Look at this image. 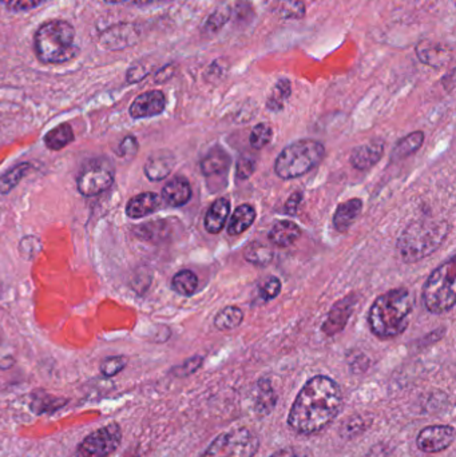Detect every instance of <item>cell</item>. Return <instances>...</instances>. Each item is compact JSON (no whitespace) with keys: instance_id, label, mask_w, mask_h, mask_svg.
I'll use <instances>...</instances> for the list:
<instances>
[{"instance_id":"cell-1","label":"cell","mask_w":456,"mask_h":457,"mask_svg":"<svg viewBox=\"0 0 456 457\" xmlns=\"http://www.w3.org/2000/svg\"><path fill=\"white\" fill-rule=\"evenodd\" d=\"M343 395L339 384L328 376L307 381L289 411L288 424L299 435H315L339 416Z\"/></svg>"},{"instance_id":"cell-2","label":"cell","mask_w":456,"mask_h":457,"mask_svg":"<svg viewBox=\"0 0 456 457\" xmlns=\"http://www.w3.org/2000/svg\"><path fill=\"white\" fill-rule=\"evenodd\" d=\"M414 305V295L406 287L380 295L369 309V324L372 333L382 340L398 337L409 328Z\"/></svg>"},{"instance_id":"cell-3","label":"cell","mask_w":456,"mask_h":457,"mask_svg":"<svg viewBox=\"0 0 456 457\" xmlns=\"http://www.w3.org/2000/svg\"><path fill=\"white\" fill-rule=\"evenodd\" d=\"M34 51L40 63H69L79 54L74 27L61 19L46 21L35 32Z\"/></svg>"},{"instance_id":"cell-4","label":"cell","mask_w":456,"mask_h":457,"mask_svg":"<svg viewBox=\"0 0 456 457\" xmlns=\"http://www.w3.org/2000/svg\"><path fill=\"white\" fill-rule=\"evenodd\" d=\"M449 230L450 225L444 221L425 220L412 222L399 238V254L406 262H418L441 246Z\"/></svg>"},{"instance_id":"cell-5","label":"cell","mask_w":456,"mask_h":457,"mask_svg":"<svg viewBox=\"0 0 456 457\" xmlns=\"http://www.w3.org/2000/svg\"><path fill=\"white\" fill-rule=\"evenodd\" d=\"M326 147L313 139H300L286 146L275 162V171L280 179H294L310 173L323 161Z\"/></svg>"},{"instance_id":"cell-6","label":"cell","mask_w":456,"mask_h":457,"mask_svg":"<svg viewBox=\"0 0 456 457\" xmlns=\"http://www.w3.org/2000/svg\"><path fill=\"white\" fill-rule=\"evenodd\" d=\"M455 285L456 261L452 257L430 274L423 287V301L428 312L442 314L452 311L456 301Z\"/></svg>"},{"instance_id":"cell-7","label":"cell","mask_w":456,"mask_h":457,"mask_svg":"<svg viewBox=\"0 0 456 457\" xmlns=\"http://www.w3.org/2000/svg\"><path fill=\"white\" fill-rule=\"evenodd\" d=\"M260 439L248 427H237L219 435L200 457H254Z\"/></svg>"},{"instance_id":"cell-8","label":"cell","mask_w":456,"mask_h":457,"mask_svg":"<svg viewBox=\"0 0 456 457\" xmlns=\"http://www.w3.org/2000/svg\"><path fill=\"white\" fill-rule=\"evenodd\" d=\"M122 443V429L117 423H110L91 432L78 445L71 457H109Z\"/></svg>"},{"instance_id":"cell-9","label":"cell","mask_w":456,"mask_h":457,"mask_svg":"<svg viewBox=\"0 0 456 457\" xmlns=\"http://www.w3.org/2000/svg\"><path fill=\"white\" fill-rule=\"evenodd\" d=\"M114 184V169L104 160L88 161L78 174L77 187L85 197H95Z\"/></svg>"},{"instance_id":"cell-10","label":"cell","mask_w":456,"mask_h":457,"mask_svg":"<svg viewBox=\"0 0 456 457\" xmlns=\"http://www.w3.org/2000/svg\"><path fill=\"white\" fill-rule=\"evenodd\" d=\"M455 429L452 426H430L418 435L417 445L422 453H439L454 443Z\"/></svg>"},{"instance_id":"cell-11","label":"cell","mask_w":456,"mask_h":457,"mask_svg":"<svg viewBox=\"0 0 456 457\" xmlns=\"http://www.w3.org/2000/svg\"><path fill=\"white\" fill-rule=\"evenodd\" d=\"M166 96L162 91L152 90L141 94L134 99L129 112L134 120H145V118L157 117L165 112Z\"/></svg>"},{"instance_id":"cell-12","label":"cell","mask_w":456,"mask_h":457,"mask_svg":"<svg viewBox=\"0 0 456 457\" xmlns=\"http://www.w3.org/2000/svg\"><path fill=\"white\" fill-rule=\"evenodd\" d=\"M356 303H358V298L355 295H347V297L336 303V305L332 308L328 317L324 321L323 328H321L324 335L332 337L336 333L342 332L347 325L353 309H355Z\"/></svg>"},{"instance_id":"cell-13","label":"cell","mask_w":456,"mask_h":457,"mask_svg":"<svg viewBox=\"0 0 456 457\" xmlns=\"http://www.w3.org/2000/svg\"><path fill=\"white\" fill-rule=\"evenodd\" d=\"M138 39V32L133 24L120 23L110 27L99 37V45L106 50H122L134 45Z\"/></svg>"},{"instance_id":"cell-14","label":"cell","mask_w":456,"mask_h":457,"mask_svg":"<svg viewBox=\"0 0 456 457\" xmlns=\"http://www.w3.org/2000/svg\"><path fill=\"white\" fill-rule=\"evenodd\" d=\"M418 58L427 66L441 69L446 66L452 58V51L447 46L441 43H431L428 40H423L417 47Z\"/></svg>"},{"instance_id":"cell-15","label":"cell","mask_w":456,"mask_h":457,"mask_svg":"<svg viewBox=\"0 0 456 457\" xmlns=\"http://www.w3.org/2000/svg\"><path fill=\"white\" fill-rule=\"evenodd\" d=\"M176 158L170 152H157L147 158L144 171L153 182L162 181L173 171Z\"/></svg>"},{"instance_id":"cell-16","label":"cell","mask_w":456,"mask_h":457,"mask_svg":"<svg viewBox=\"0 0 456 457\" xmlns=\"http://www.w3.org/2000/svg\"><path fill=\"white\" fill-rule=\"evenodd\" d=\"M385 153L383 142H371L356 147L351 154V165L358 170H369L382 160Z\"/></svg>"},{"instance_id":"cell-17","label":"cell","mask_w":456,"mask_h":457,"mask_svg":"<svg viewBox=\"0 0 456 457\" xmlns=\"http://www.w3.org/2000/svg\"><path fill=\"white\" fill-rule=\"evenodd\" d=\"M162 198L169 206L181 208L192 198V187L184 177H176L169 181L162 189Z\"/></svg>"},{"instance_id":"cell-18","label":"cell","mask_w":456,"mask_h":457,"mask_svg":"<svg viewBox=\"0 0 456 457\" xmlns=\"http://www.w3.org/2000/svg\"><path fill=\"white\" fill-rule=\"evenodd\" d=\"M161 197L155 193H142L131 198L126 206V216L138 220L150 216L160 209Z\"/></svg>"},{"instance_id":"cell-19","label":"cell","mask_w":456,"mask_h":457,"mask_svg":"<svg viewBox=\"0 0 456 457\" xmlns=\"http://www.w3.org/2000/svg\"><path fill=\"white\" fill-rule=\"evenodd\" d=\"M361 209H363V203L359 198H353V200L340 204L336 212H335V228L340 233H345L361 216Z\"/></svg>"},{"instance_id":"cell-20","label":"cell","mask_w":456,"mask_h":457,"mask_svg":"<svg viewBox=\"0 0 456 457\" xmlns=\"http://www.w3.org/2000/svg\"><path fill=\"white\" fill-rule=\"evenodd\" d=\"M269 241L278 247H288L302 237V228L294 222L284 220L276 222L269 231Z\"/></svg>"},{"instance_id":"cell-21","label":"cell","mask_w":456,"mask_h":457,"mask_svg":"<svg viewBox=\"0 0 456 457\" xmlns=\"http://www.w3.org/2000/svg\"><path fill=\"white\" fill-rule=\"evenodd\" d=\"M230 201L228 198H219L211 204L206 212L205 228L211 234H217L224 228L229 219Z\"/></svg>"},{"instance_id":"cell-22","label":"cell","mask_w":456,"mask_h":457,"mask_svg":"<svg viewBox=\"0 0 456 457\" xmlns=\"http://www.w3.org/2000/svg\"><path fill=\"white\" fill-rule=\"evenodd\" d=\"M230 157L221 147H214L209 154L201 161V171L203 176L211 177L225 173L229 168Z\"/></svg>"},{"instance_id":"cell-23","label":"cell","mask_w":456,"mask_h":457,"mask_svg":"<svg viewBox=\"0 0 456 457\" xmlns=\"http://www.w3.org/2000/svg\"><path fill=\"white\" fill-rule=\"evenodd\" d=\"M254 220H256V211L253 206L248 205V204L240 205L233 212L232 219L228 225V233L233 237L240 236L253 225Z\"/></svg>"},{"instance_id":"cell-24","label":"cell","mask_w":456,"mask_h":457,"mask_svg":"<svg viewBox=\"0 0 456 457\" xmlns=\"http://www.w3.org/2000/svg\"><path fill=\"white\" fill-rule=\"evenodd\" d=\"M74 139L75 136L71 126L69 123H61V125L56 126L46 134L45 145L47 149L58 152V150L69 146Z\"/></svg>"},{"instance_id":"cell-25","label":"cell","mask_w":456,"mask_h":457,"mask_svg":"<svg viewBox=\"0 0 456 457\" xmlns=\"http://www.w3.org/2000/svg\"><path fill=\"white\" fill-rule=\"evenodd\" d=\"M31 168V163L21 162L13 166V168L8 169L5 173H3L2 176H0V197L8 195L11 190L15 189L19 182L29 173Z\"/></svg>"},{"instance_id":"cell-26","label":"cell","mask_w":456,"mask_h":457,"mask_svg":"<svg viewBox=\"0 0 456 457\" xmlns=\"http://www.w3.org/2000/svg\"><path fill=\"white\" fill-rule=\"evenodd\" d=\"M423 142H425V134L422 131H415V133L410 134L406 138L398 142L395 149H394L391 160L396 162V161H402L404 158L410 157V155L414 154L422 147Z\"/></svg>"},{"instance_id":"cell-27","label":"cell","mask_w":456,"mask_h":457,"mask_svg":"<svg viewBox=\"0 0 456 457\" xmlns=\"http://www.w3.org/2000/svg\"><path fill=\"white\" fill-rule=\"evenodd\" d=\"M273 250L261 241H253L244 249V258L256 266H268L273 260Z\"/></svg>"},{"instance_id":"cell-28","label":"cell","mask_w":456,"mask_h":457,"mask_svg":"<svg viewBox=\"0 0 456 457\" xmlns=\"http://www.w3.org/2000/svg\"><path fill=\"white\" fill-rule=\"evenodd\" d=\"M273 12L278 18L286 19V21L288 19L299 21L307 15V8L303 0H278L273 7Z\"/></svg>"},{"instance_id":"cell-29","label":"cell","mask_w":456,"mask_h":457,"mask_svg":"<svg viewBox=\"0 0 456 457\" xmlns=\"http://www.w3.org/2000/svg\"><path fill=\"white\" fill-rule=\"evenodd\" d=\"M292 93V85L289 79L283 78V79L278 80L275 87H273L272 93H270L269 98L267 101L268 110L270 112H281L286 106V102L288 101L289 96Z\"/></svg>"},{"instance_id":"cell-30","label":"cell","mask_w":456,"mask_h":457,"mask_svg":"<svg viewBox=\"0 0 456 457\" xmlns=\"http://www.w3.org/2000/svg\"><path fill=\"white\" fill-rule=\"evenodd\" d=\"M276 407V395L273 391L272 386L269 381L261 380L259 383V394L256 399V412L260 416H267L272 412L273 408Z\"/></svg>"},{"instance_id":"cell-31","label":"cell","mask_w":456,"mask_h":457,"mask_svg":"<svg viewBox=\"0 0 456 457\" xmlns=\"http://www.w3.org/2000/svg\"><path fill=\"white\" fill-rule=\"evenodd\" d=\"M243 320L244 313L241 309H238L237 306H227L217 314L216 319H214V325H216L217 329L227 332V330L240 327Z\"/></svg>"},{"instance_id":"cell-32","label":"cell","mask_w":456,"mask_h":457,"mask_svg":"<svg viewBox=\"0 0 456 457\" xmlns=\"http://www.w3.org/2000/svg\"><path fill=\"white\" fill-rule=\"evenodd\" d=\"M171 287L178 295L189 297L198 287V277L192 270H181L171 279Z\"/></svg>"},{"instance_id":"cell-33","label":"cell","mask_w":456,"mask_h":457,"mask_svg":"<svg viewBox=\"0 0 456 457\" xmlns=\"http://www.w3.org/2000/svg\"><path fill=\"white\" fill-rule=\"evenodd\" d=\"M67 403H69V400L59 399V397H53L50 395H40V396H34V399H32L31 411L37 415L53 413L63 408Z\"/></svg>"},{"instance_id":"cell-34","label":"cell","mask_w":456,"mask_h":457,"mask_svg":"<svg viewBox=\"0 0 456 457\" xmlns=\"http://www.w3.org/2000/svg\"><path fill=\"white\" fill-rule=\"evenodd\" d=\"M232 5H222V7L217 8V10L214 11L213 13H211L209 18L206 19L203 31L211 35L221 31L225 24L232 18Z\"/></svg>"},{"instance_id":"cell-35","label":"cell","mask_w":456,"mask_h":457,"mask_svg":"<svg viewBox=\"0 0 456 457\" xmlns=\"http://www.w3.org/2000/svg\"><path fill=\"white\" fill-rule=\"evenodd\" d=\"M168 228L166 221L147 222L141 227L134 228V234L145 241H157L168 236Z\"/></svg>"},{"instance_id":"cell-36","label":"cell","mask_w":456,"mask_h":457,"mask_svg":"<svg viewBox=\"0 0 456 457\" xmlns=\"http://www.w3.org/2000/svg\"><path fill=\"white\" fill-rule=\"evenodd\" d=\"M272 137L273 131L270 126H268L267 123H259V125L254 126L253 130H252L249 142H251V146L253 147L254 150H261L272 141Z\"/></svg>"},{"instance_id":"cell-37","label":"cell","mask_w":456,"mask_h":457,"mask_svg":"<svg viewBox=\"0 0 456 457\" xmlns=\"http://www.w3.org/2000/svg\"><path fill=\"white\" fill-rule=\"evenodd\" d=\"M126 365H128V359L125 356H112L104 359L99 368L104 378H114L125 370Z\"/></svg>"},{"instance_id":"cell-38","label":"cell","mask_w":456,"mask_h":457,"mask_svg":"<svg viewBox=\"0 0 456 457\" xmlns=\"http://www.w3.org/2000/svg\"><path fill=\"white\" fill-rule=\"evenodd\" d=\"M256 171V160L251 154H243L236 166V176L238 179H248Z\"/></svg>"},{"instance_id":"cell-39","label":"cell","mask_w":456,"mask_h":457,"mask_svg":"<svg viewBox=\"0 0 456 457\" xmlns=\"http://www.w3.org/2000/svg\"><path fill=\"white\" fill-rule=\"evenodd\" d=\"M281 292V281L278 277H268L260 287V297L264 301L275 300Z\"/></svg>"},{"instance_id":"cell-40","label":"cell","mask_w":456,"mask_h":457,"mask_svg":"<svg viewBox=\"0 0 456 457\" xmlns=\"http://www.w3.org/2000/svg\"><path fill=\"white\" fill-rule=\"evenodd\" d=\"M19 250H21V257L32 260L42 250V244L37 237H24L19 245Z\"/></svg>"},{"instance_id":"cell-41","label":"cell","mask_w":456,"mask_h":457,"mask_svg":"<svg viewBox=\"0 0 456 457\" xmlns=\"http://www.w3.org/2000/svg\"><path fill=\"white\" fill-rule=\"evenodd\" d=\"M47 0H0L3 5L11 11H29L39 7Z\"/></svg>"},{"instance_id":"cell-42","label":"cell","mask_w":456,"mask_h":457,"mask_svg":"<svg viewBox=\"0 0 456 457\" xmlns=\"http://www.w3.org/2000/svg\"><path fill=\"white\" fill-rule=\"evenodd\" d=\"M201 365H203V357L195 356L193 357V359L187 360V361H185L184 364L179 365V367L174 368L171 373H173L174 376H178V378H184V376L195 373Z\"/></svg>"},{"instance_id":"cell-43","label":"cell","mask_w":456,"mask_h":457,"mask_svg":"<svg viewBox=\"0 0 456 457\" xmlns=\"http://www.w3.org/2000/svg\"><path fill=\"white\" fill-rule=\"evenodd\" d=\"M138 147L139 145L138 141L136 139V137H126V138L120 142V150H118L120 154L118 155H120V157H134V155L137 154V152H138Z\"/></svg>"},{"instance_id":"cell-44","label":"cell","mask_w":456,"mask_h":457,"mask_svg":"<svg viewBox=\"0 0 456 457\" xmlns=\"http://www.w3.org/2000/svg\"><path fill=\"white\" fill-rule=\"evenodd\" d=\"M147 75H149V70L142 66V64H138V66L131 67V69L129 70L126 79H128L129 83L141 82Z\"/></svg>"},{"instance_id":"cell-45","label":"cell","mask_w":456,"mask_h":457,"mask_svg":"<svg viewBox=\"0 0 456 457\" xmlns=\"http://www.w3.org/2000/svg\"><path fill=\"white\" fill-rule=\"evenodd\" d=\"M303 201L302 193H294V195L289 197V200L286 201V213L289 214V216H294L297 213V209H299L300 204Z\"/></svg>"},{"instance_id":"cell-46","label":"cell","mask_w":456,"mask_h":457,"mask_svg":"<svg viewBox=\"0 0 456 457\" xmlns=\"http://www.w3.org/2000/svg\"><path fill=\"white\" fill-rule=\"evenodd\" d=\"M104 2L109 4L144 5L157 2H168V0H104Z\"/></svg>"},{"instance_id":"cell-47","label":"cell","mask_w":456,"mask_h":457,"mask_svg":"<svg viewBox=\"0 0 456 457\" xmlns=\"http://www.w3.org/2000/svg\"><path fill=\"white\" fill-rule=\"evenodd\" d=\"M174 69H176L174 64H168V66L162 67V69L155 74V82L162 83L170 79L174 75Z\"/></svg>"},{"instance_id":"cell-48","label":"cell","mask_w":456,"mask_h":457,"mask_svg":"<svg viewBox=\"0 0 456 457\" xmlns=\"http://www.w3.org/2000/svg\"><path fill=\"white\" fill-rule=\"evenodd\" d=\"M270 457H299L297 453H294L292 448H283V450L278 451V453H273Z\"/></svg>"}]
</instances>
